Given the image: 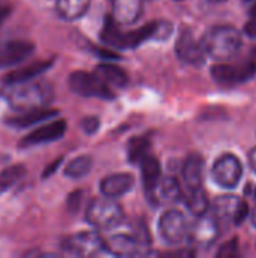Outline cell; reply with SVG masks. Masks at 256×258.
I'll return each mask as SVG.
<instances>
[{"label":"cell","instance_id":"cell-1","mask_svg":"<svg viewBox=\"0 0 256 258\" xmlns=\"http://www.w3.org/2000/svg\"><path fill=\"white\" fill-rule=\"evenodd\" d=\"M202 45L210 57L216 60H229L240 51L243 38L234 26H214L204 35Z\"/></svg>","mask_w":256,"mask_h":258},{"label":"cell","instance_id":"cell-2","mask_svg":"<svg viewBox=\"0 0 256 258\" xmlns=\"http://www.w3.org/2000/svg\"><path fill=\"white\" fill-rule=\"evenodd\" d=\"M124 219L122 207L113 198H97L86 210V221L97 230H113Z\"/></svg>","mask_w":256,"mask_h":258},{"label":"cell","instance_id":"cell-3","mask_svg":"<svg viewBox=\"0 0 256 258\" xmlns=\"http://www.w3.org/2000/svg\"><path fill=\"white\" fill-rule=\"evenodd\" d=\"M14 86V89L9 91L6 95L11 104L17 109L29 110L36 107H44L50 98H51V89L45 83H18V85H9Z\"/></svg>","mask_w":256,"mask_h":258},{"label":"cell","instance_id":"cell-4","mask_svg":"<svg viewBox=\"0 0 256 258\" xmlns=\"http://www.w3.org/2000/svg\"><path fill=\"white\" fill-rule=\"evenodd\" d=\"M69 89L81 97H98L104 100L115 98V94L110 91V86L97 74L86 71H74L68 77Z\"/></svg>","mask_w":256,"mask_h":258},{"label":"cell","instance_id":"cell-5","mask_svg":"<svg viewBox=\"0 0 256 258\" xmlns=\"http://www.w3.org/2000/svg\"><path fill=\"white\" fill-rule=\"evenodd\" d=\"M213 180L225 189H235L243 177V165L235 154L225 153L213 165Z\"/></svg>","mask_w":256,"mask_h":258},{"label":"cell","instance_id":"cell-6","mask_svg":"<svg viewBox=\"0 0 256 258\" xmlns=\"http://www.w3.org/2000/svg\"><path fill=\"white\" fill-rule=\"evenodd\" d=\"M190 230V224L186 218L178 210H166L158 221V231L161 237L167 243H181L183 240L187 239Z\"/></svg>","mask_w":256,"mask_h":258},{"label":"cell","instance_id":"cell-7","mask_svg":"<svg viewBox=\"0 0 256 258\" xmlns=\"http://www.w3.org/2000/svg\"><path fill=\"white\" fill-rule=\"evenodd\" d=\"M60 248L69 254L80 255V257H92L100 254L103 249H106L104 240L97 233H89V231H83L65 237L60 243Z\"/></svg>","mask_w":256,"mask_h":258},{"label":"cell","instance_id":"cell-8","mask_svg":"<svg viewBox=\"0 0 256 258\" xmlns=\"http://www.w3.org/2000/svg\"><path fill=\"white\" fill-rule=\"evenodd\" d=\"M219 236H220L219 221L213 215L207 216L205 213L202 216H198L195 224L190 225L187 240L196 248H208L217 240Z\"/></svg>","mask_w":256,"mask_h":258},{"label":"cell","instance_id":"cell-9","mask_svg":"<svg viewBox=\"0 0 256 258\" xmlns=\"http://www.w3.org/2000/svg\"><path fill=\"white\" fill-rule=\"evenodd\" d=\"M177 56L189 63V65H202L205 62V48L202 45V41H198L190 29H183L178 35L177 44H175Z\"/></svg>","mask_w":256,"mask_h":258},{"label":"cell","instance_id":"cell-10","mask_svg":"<svg viewBox=\"0 0 256 258\" xmlns=\"http://www.w3.org/2000/svg\"><path fill=\"white\" fill-rule=\"evenodd\" d=\"M65 132H66V122L63 119H56V121L47 122V124L35 128L32 133L24 136L18 145L21 148H29V147H35V145L54 142V141L60 139L65 135Z\"/></svg>","mask_w":256,"mask_h":258},{"label":"cell","instance_id":"cell-11","mask_svg":"<svg viewBox=\"0 0 256 258\" xmlns=\"http://www.w3.org/2000/svg\"><path fill=\"white\" fill-rule=\"evenodd\" d=\"M104 246L107 251H110L115 255H137L140 254V249L145 246V243L140 240V237L134 233H118L112 234L107 240H104Z\"/></svg>","mask_w":256,"mask_h":258},{"label":"cell","instance_id":"cell-12","mask_svg":"<svg viewBox=\"0 0 256 258\" xmlns=\"http://www.w3.org/2000/svg\"><path fill=\"white\" fill-rule=\"evenodd\" d=\"M35 50V45L29 41L12 39L0 44V68L14 67L27 59Z\"/></svg>","mask_w":256,"mask_h":258},{"label":"cell","instance_id":"cell-13","mask_svg":"<svg viewBox=\"0 0 256 258\" xmlns=\"http://www.w3.org/2000/svg\"><path fill=\"white\" fill-rule=\"evenodd\" d=\"M134 186V177L128 172H118L107 175L100 183V190L104 197L118 198L128 194Z\"/></svg>","mask_w":256,"mask_h":258},{"label":"cell","instance_id":"cell-14","mask_svg":"<svg viewBox=\"0 0 256 258\" xmlns=\"http://www.w3.org/2000/svg\"><path fill=\"white\" fill-rule=\"evenodd\" d=\"M151 200H155L157 204H172V203H178L183 198V189H181V183L178 181V178L169 175V177H163L157 187L154 189L152 194H149Z\"/></svg>","mask_w":256,"mask_h":258},{"label":"cell","instance_id":"cell-15","mask_svg":"<svg viewBox=\"0 0 256 258\" xmlns=\"http://www.w3.org/2000/svg\"><path fill=\"white\" fill-rule=\"evenodd\" d=\"M143 0H112V15L119 24H134L143 11Z\"/></svg>","mask_w":256,"mask_h":258},{"label":"cell","instance_id":"cell-16","mask_svg":"<svg viewBox=\"0 0 256 258\" xmlns=\"http://www.w3.org/2000/svg\"><path fill=\"white\" fill-rule=\"evenodd\" d=\"M56 115H57V110L36 107V109H29L23 113L14 115L11 118H6L5 122L11 127H15V128H26L30 125H36L39 122H44V121L56 116Z\"/></svg>","mask_w":256,"mask_h":258},{"label":"cell","instance_id":"cell-17","mask_svg":"<svg viewBox=\"0 0 256 258\" xmlns=\"http://www.w3.org/2000/svg\"><path fill=\"white\" fill-rule=\"evenodd\" d=\"M202 178H204V157L198 153H193L184 160L183 180L190 190V189L201 187Z\"/></svg>","mask_w":256,"mask_h":258},{"label":"cell","instance_id":"cell-18","mask_svg":"<svg viewBox=\"0 0 256 258\" xmlns=\"http://www.w3.org/2000/svg\"><path fill=\"white\" fill-rule=\"evenodd\" d=\"M211 77L214 79L216 83H219L222 86H235L238 83L246 82L240 63H237V65L216 63L211 67Z\"/></svg>","mask_w":256,"mask_h":258},{"label":"cell","instance_id":"cell-19","mask_svg":"<svg viewBox=\"0 0 256 258\" xmlns=\"http://www.w3.org/2000/svg\"><path fill=\"white\" fill-rule=\"evenodd\" d=\"M51 63H53V60H36L23 68H17L5 77V83H8V85L26 83V82L32 80L33 77L47 71L51 67Z\"/></svg>","mask_w":256,"mask_h":258},{"label":"cell","instance_id":"cell-20","mask_svg":"<svg viewBox=\"0 0 256 258\" xmlns=\"http://www.w3.org/2000/svg\"><path fill=\"white\" fill-rule=\"evenodd\" d=\"M140 169H142V181H143L145 192L149 195L154 192L158 181L161 180V165L157 157L146 156L140 162Z\"/></svg>","mask_w":256,"mask_h":258},{"label":"cell","instance_id":"cell-21","mask_svg":"<svg viewBox=\"0 0 256 258\" xmlns=\"http://www.w3.org/2000/svg\"><path fill=\"white\" fill-rule=\"evenodd\" d=\"M91 0H56V11L60 18L74 21L81 18L89 9Z\"/></svg>","mask_w":256,"mask_h":258},{"label":"cell","instance_id":"cell-22","mask_svg":"<svg viewBox=\"0 0 256 258\" xmlns=\"http://www.w3.org/2000/svg\"><path fill=\"white\" fill-rule=\"evenodd\" d=\"M241 200H238L234 195H222L217 197L213 203V209L211 213L217 221H234L235 212L238 209Z\"/></svg>","mask_w":256,"mask_h":258},{"label":"cell","instance_id":"cell-23","mask_svg":"<svg viewBox=\"0 0 256 258\" xmlns=\"http://www.w3.org/2000/svg\"><path fill=\"white\" fill-rule=\"evenodd\" d=\"M97 74L109 85V86H113V88H125L128 85V76L127 73L115 65V63H110V62H104L101 65L97 67Z\"/></svg>","mask_w":256,"mask_h":258},{"label":"cell","instance_id":"cell-24","mask_svg":"<svg viewBox=\"0 0 256 258\" xmlns=\"http://www.w3.org/2000/svg\"><path fill=\"white\" fill-rule=\"evenodd\" d=\"M186 207L193 216H202L208 212V198L205 190L201 187L190 189L189 197L186 198Z\"/></svg>","mask_w":256,"mask_h":258},{"label":"cell","instance_id":"cell-25","mask_svg":"<svg viewBox=\"0 0 256 258\" xmlns=\"http://www.w3.org/2000/svg\"><path fill=\"white\" fill-rule=\"evenodd\" d=\"M151 148V139L148 136H137L133 138L128 142L127 147V154H128V160L131 163H140L146 156L148 151Z\"/></svg>","mask_w":256,"mask_h":258},{"label":"cell","instance_id":"cell-26","mask_svg":"<svg viewBox=\"0 0 256 258\" xmlns=\"http://www.w3.org/2000/svg\"><path fill=\"white\" fill-rule=\"evenodd\" d=\"M92 169V157L91 156H78L72 159L66 168H65V175L69 178H83L89 174Z\"/></svg>","mask_w":256,"mask_h":258},{"label":"cell","instance_id":"cell-27","mask_svg":"<svg viewBox=\"0 0 256 258\" xmlns=\"http://www.w3.org/2000/svg\"><path fill=\"white\" fill-rule=\"evenodd\" d=\"M121 30H119V23L113 18V15H109L104 21L103 30H101V41L107 44L109 47L118 48L119 39H121Z\"/></svg>","mask_w":256,"mask_h":258},{"label":"cell","instance_id":"cell-28","mask_svg":"<svg viewBox=\"0 0 256 258\" xmlns=\"http://www.w3.org/2000/svg\"><path fill=\"white\" fill-rule=\"evenodd\" d=\"M26 174V168L23 165H14L0 172V195L11 189L17 181H20Z\"/></svg>","mask_w":256,"mask_h":258},{"label":"cell","instance_id":"cell-29","mask_svg":"<svg viewBox=\"0 0 256 258\" xmlns=\"http://www.w3.org/2000/svg\"><path fill=\"white\" fill-rule=\"evenodd\" d=\"M241 68H243V73H244V77H246V82L253 79L256 74V45H253L247 56L240 62Z\"/></svg>","mask_w":256,"mask_h":258},{"label":"cell","instance_id":"cell-30","mask_svg":"<svg viewBox=\"0 0 256 258\" xmlns=\"http://www.w3.org/2000/svg\"><path fill=\"white\" fill-rule=\"evenodd\" d=\"M237 251H238V239H231L220 246V249L217 251V257L234 258L237 255Z\"/></svg>","mask_w":256,"mask_h":258},{"label":"cell","instance_id":"cell-31","mask_svg":"<svg viewBox=\"0 0 256 258\" xmlns=\"http://www.w3.org/2000/svg\"><path fill=\"white\" fill-rule=\"evenodd\" d=\"M172 23L169 21H157V27H155V32H154V36L155 39L158 41H166L170 35H172Z\"/></svg>","mask_w":256,"mask_h":258},{"label":"cell","instance_id":"cell-32","mask_svg":"<svg viewBox=\"0 0 256 258\" xmlns=\"http://www.w3.org/2000/svg\"><path fill=\"white\" fill-rule=\"evenodd\" d=\"M80 127L81 130L86 133V135H95L98 130H100V119L97 116H86L81 119L80 122Z\"/></svg>","mask_w":256,"mask_h":258},{"label":"cell","instance_id":"cell-33","mask_svg":"<svg viewBox=\"0 0 256 258\" xmlns=\"http://www.w3.org/2000/svg\"><path fill=\"white\" fill-rule=\"evenodd\" d=\"M81 200H83V192H81V190H74V192H71V194L68 195V200H66V209H68V212L77 213L78 209H80Z\"/></svg>","mask_w":256,"mask_h":258},{"label":"cell","instance_id":"cell-34","mask_svg":"<svg viewBox=\"0 0 256 258\" xmlns=\"http://www.w3.org/2000/svg\"><path fill=\"white\" fill-rule=\"evenodd\" d=\"M250 215V209H249V204L246 203V201H240V204H238V209H237V212H235V216H234V225H241L246 219H247V216Z\"/></svg>","mask_w":256,"mask_h":258},{"label":"cell","instance_id":"cell-35","mask_svg":"<svg viewBox=\"0 0 256 258\" xmlns=\"http://www.w3.org/2000/svg\"><path fill=\"white\" fill-rule=\"evenodd\" d=\"M97 54L104 57V59H119L121 56L115 51H112L110 48H97Z\"/></svg>","mask_w":256,"mask_h":258},{"label":"cell","instance_id":"cell-36","mask_svg":"<svg viewBox=\"0 0 256 258\" xmlns=\"http://www.w3.org/2000/svg\"><path fill=\"white\" fill-rule=\"evenodd\" d=\"M244 33H246L247 36H250V38H256V18H253V20H250V21L246 23V26H244Z\"/></svg>","mask_w":256,"mask_h":258},{"label":"cell","instance_id":"cell-37","mask_svg":"<svg viewBox=\"0 0 256 258\" xmlns=\"http://www.w3.org/2000/svg\"><path fill=\"white\" fill-rule=\"evenodd\" d=\"M60 162H62V157H60V159H57V160H54V162H53V163H51V165H50V166H48V168H47V169L42 172V177H44V178H47V177L53 175V174H54V171L59 168Z\"/></svg>","mask_w":256,"mask_h":258},{"label":"cell","instance_id":"cell-38","mask_svg":"<svg viewBox=\"0 0 256 258\" xmlns=\"http://www.w3.org/2000/svg\"><path fill=\"white\" fill-rule=\"evenodd\" d=\"M9 14H11V5L0 2V23L5 21L9 17Z\"/></svg>","mask_w":256,"mask_h":258},{"label":"cell","instance_id":"cell-39","mask_svg":"<svg viewBox=\"0 0 256 258\" xmlns=\"http://www.w3.org/2000/svg\"><path fill=\"white\" fill-rule=\"evenodd\" d=\"M249 166L253 172H256V147H253L249 153Z\"/></svg>","mask_w":256,"mask_h":258},{"label":"cell","instance_id":"cell-40","mask_svg":"<svg viewBox=\"0 0 256 258\" xmlns=\"http://www.w3.org/2000/svg\"><path fill=\"white\" fill-rule=\"evenodd\" d=\"M253 198H255V207H253V210H250V218H252V225L256 227V189H255V195H253Z\"/></svg>","mask_w":256,"mask_h":258},{"label":"cell","instance_id":"cell-41","mask_svg":"<svg viewBox=\"0 0 256 258\" xmlns=\"http://www.w3.org/2000/svg\"><path fill=\"white\" fill-rule=\"evenodd\" d=\"M250 15H252L253 18H256V3L252 6V9H250Z\"/></svg>","mask_w":256,"mask_h":258},{"label":"cell","instance_id":"cell-42","mask_svg":"<svg viewBox=\"0 0 256 258\" xmlns=\"http://www.w3.org/2000/svg\"><path fill=\"white\" fill-rule=\"evenodd\" d=\"M211 2H225V0H211Z\"/></svg>","mask_w":256,"mask_h":258},{"label":"cell","instance_id":"cell-43","mask_svg":"<svg viewBox=\"0 0 256 258\" xmlns=\"http://www.w3.org/2000/svg\"><path fill=\"white\" fill-rule=\"evenodd\" d=\"M244 2H253V0H244Z\"/></svg>","mask_w":256,"mask_h":258},{"label":"cell","instance_id":"cell-44","mask_svg":"<svg viewBox=\"0 0 256 258\" xmlns=\"http://www.w3.org/2000/svg\"><path fill=\"white\" fill-rule=\"evenodd\" d=\"M148 2H151V0H148Z\"/></svg>","mask_w":256,"mask_h":258}]
</instances>
